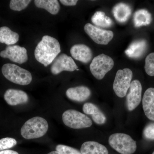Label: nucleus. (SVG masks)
Returning <instances> with one entry per match:
<instances>
[{"mask_svg":"<svg viewBox=\"0 0 154 154\" xmlns=\"http://www.w3.org/2000/svg\"><path fill=\"white\" fill-rule=\"evenodd\" d=\"M78 67L71 57L62 54L56 58L53 62L51 71L53 75H57L63 71L73 72Z\"/></svg>","mask_w":154,"mask_h":154,"instance_id":"obj_9","label":"nucleus"},{"mask_svg":"<svg viewBox=\"0 0 154 154\" xmlns=\"http://www.w3.org/2000/svg\"><path fill=\"white\" fill-rule=\"evenodd\" d=\"M56 150L61 154H82L76 149L64 145H58Z\"/></svg>","mask_w":154,"mask_h":154,"instance_id":"obj_26","label":"nucleus"},{"mask_svg":"<svg viewBox=\"0 0 154 154\" xmlns=\"http://www.w3.org/2000/svg\"><path fill=\"white\" fill-rule=\"evenodd\" d=\"M144 137L149 140H154V123H150L143 130Z\"/></svg>","mask_w":154,"mask_h":154,"instance_id":"obj_28","label":"nucleus"},{"mask_svg":"<svg viewBox=\"0 0 154 154\" xmlns=\"http://www.w3.org/2000/svg\"><path fill=\"white\" fill-rule=\"evenodd\" d=\"M84 113L88 115H92L100 111L96 105L92 103H86L83 107Z\"/></svg>","mask_w":154,"mask_h":154,"instance_id":"obj_27","label":"nucleus"},{"mask_svg":"<svg viewBox=\"0 0 154 154\" xmlns=\"http://www.w3.org/2000/svg\"><path fill=\"white\" fill-rule=\"evenodd\" d=\"M60 51V44L57 39L45 35L36 46L34 56L37 61L47 67L52 63Z\"/></svg>","mask_w":154,"mask_h":154,"instance_id":"obj_1","label":"nucleus"},{"mask_svg":"<svg viewBox=\"0 0 154 154\" xmlns=\"http://www.w3.org/2000/svg\"><path fill=\"white\" fill-rule=\"evenodd\" d=\"M60 2L65 6H73L76 5L78 1L77 0H60Z\"/></svg>","mask_w":154,"mask_h":154,"instance_id":"obj_30","label":"nucleus"},{"mask_svg":"<svg viewBox=\"0 0 154 154\" xmlns=\"http://www.w3.org/2000/svg\"><path fill=\"white\" fill-rule=\"evenodd\" d=\"M142 91V87L139 81L135 80L131 82L126 97L127 107L129 111L134 110L140 104Z\"/></svg>","mask_w":154,"mask_h":154,"instance_id":"obj_11","label":"nucleus"},{"mask_svg":"<svg viewBox=\"0 0 154 154\" xmlns=\"http://www.w3.org/2000/svg\"><path fill=\"white\" fill-rule=\"evenodd\" d=\"M31 2L30 0H11L10 8L13 11H21L26 8Z\"/></svg>","mask_w":154,"mask_h":154,"instance_id":"obj_23","label":"nucleus"},{"mask_svg":"<svg viewBox=\"0 0 154 154\" xmlns=\"http://www.w3.org/2000/svg\"><path fill=\"white\" fill-rule=\"evenodd\" d=\"M64 124L74 129H81L90 127L93 124L91 119L79 111L69 109L65 111L62 115Z\"/></svg>","mask_w":154,"mask_h":154,"instance_id":"obj_5","label":"nucleus"},{"mask_svg":"<svg viewBox=\"0 0 154 154\" xmlns=\"http://www.w3.org/2000/svg\"><path fill=\"white\" fill-rule=\"evenodd\" d=\"M91 116H92L93 120L96 124L102 125L106 122V116L101 110H100L98 113Z\"/></svg>","mask_w":154,"mask_h":154,"instance_id":"obj_29","label":"nucleus"},{"mask_svg":"<svg viewBox=\"0 0 154 154\" xmlns=\"http://www.w3.org/2000/svg\"><path fill=\"white\" fill-rule=\"evenodd\" d=\"M0 154H19L17 152L12 150H5L0 151Z\"/></svg>","mask_w":154,"mask_h":154,"instance_id":"obj_31","label":"nucleus"},{"mask_svg":"<svg viewBox=\"0 0 154 154\" xmlns=\"http://www.w3.org/2000/svg\"><path fill=\"white\" fill-rule=\"evenodd\" d=\"M91 20L94 25L101 28H110L113 24L112 19L102 11L96 12L92 17Z\"/></svg>","mask_w":154,"mask_h":154,"instance_id":"obj_22","label":"nucleus"},{"mask_svg":"<svg viewBox=\"0 0 154 154\" xmlns=\"http://www.w3.org/2000/svg\"><path fill=\"white\" fill-rule=\"evenodd\" d=\"M133 72L130 69L119 70L113 84V89L116 96L120 98L126 96L130 87Z\"/></svg>","mask_w":154,"mask_h":154,"instance_id":"obj_7","label":"nucleus"},{"mask_svg":"<svg viewBox=\"0 0 154 154\" xmlns=\"http://www.w3.org/2000/svg\"><path fill=\"white\" fill-rule=\"evenodd\" d=\"M113 66L114 61L112 58L102 54L93 59L90 69L95 78L98 80H102Z\"/></svg>","mask_w":154,"mask_h":154,"instance_id":"obj_6","label":"nucleus"},{"mask_svg":"<svg viewBox=\"0 0 154 154\" xmlns=\"http://www.w3.org/2000/svg\"><path fill=\"white\" fill-rule=\"evenodd\" d=\"M66 95L69 99L72 101L83 102L89 99L91 95V91L85 86H78L68 89Z\"/></svg>","mask_w":154,"mask_h":154,"instance_id":"obj_14","label":"nucleus"},{"mask_svg":"<svg viewBox=\"0 0 154 154\" xmlns=\"http://www.w3.org/2000/svg\"><path fill=\"white\" fill-rule=\"evenodd\" d=\"M147 42L145 40H136L132 42L125 51V54L128 57L133 59L140 57L146 50Z\"/></svg>","mask_w":154,"mask_h":154,"instance_id":"obj_16","label":"nucleus"},{"mask_svg":"<svg viewBox=\"0 0 154 154\" xmlns=\"http://www.w3.org/2000/svg\"><path fill=\"white\" fill-rule=\"evenodd\" d=\"M109 144L114 149L122 154H132L136 150V142L128 135L115 133L109 137Z\"/></svg>","mask_w":154,"mask_h":154,"instance_id":"obj_4","label":"nucleus"},{"mask_svg":"<svg viewBox=\"0 0 154 154\" xmlns=\"http://www.w3.org/2000/svg\"><path fill=\"white\" fill-rule=\"evenodd\" d=\"M152 154H154V151L152 153Z\"/></svg>","mask_w":154,"mask_h":154,"instance_id":"obj_33","label":"nucleus"},{"mask_svg":"<svg viewBox=\"0 0 154 154\" xmlns=\"http://www.w3.org/2000/svg\"><path fill=\"white\" fill-rule=\"evenodd\" d=\"M48 128V123L45 119L36 116L25 122L21 128V134L26 139L38 138L43 136Z\"/></svg>","mask_w":154,"mask_h":154,"instance_id":"obj_2","label":"nucleus"},{"mask_svg":"<svg viewBox=\"0 0 154 154\" xmlns=\"http://www.w3.org/2000/svg\"><path fill=\"white\" fill-rule=\"evenodd\" d=\"M151 21V14L145 9L138 10L134 15V24L136 28L149 25Z\"/></svg>","mask_w":154,"mask_h":154,"instance_id":"obj_20","label":"nucleus"},{"mask_svg":"<svg viewBox=\"0 0 154 154\" xmlns=\"http://www.w3.org/2000/svg\"><path fill=\"white\" fill-rule=\"evenodd\" d=\"M84 29L92 40L98 44L107 45L114 35L112 31L101 29L90 23L86 24Z\"/></svg>","mask_w":154,"mask_h":154,"instance_id":"obj_8","label":"nucleus"},{"mask_svg":"<svg viewBox=\"0 0 154 154\" xmlns=\"http://www.w3.org/2000/svg\"><path fill=\"white\" fill-rule=\"evenodd\" d=\"M34 2L36 7L45 9L52 15H56L60 9V6L57 0H35Z\"/></svg>","mask_w":154,"mask_h":154,"instance_id":"obj_21","label":"nucleus"},{"mask_svg":"<svg viewBox=\"0 0 154 154\" xmlns=\"http://www.w3.org/2000/svg\"><path fill=\"white\" fill-rule=\"evenodd\" d=\"M2 72L6 79L17 85H27L32 82L30 72L14 64H4L2 67Z\"/></svg>","mask_w":154,"mask_h":154,"instance_id":"obj_3","label":"nucleus"},{"mask_svg":"<svg viewBox=\"0 0 154 154\" xmlns=\"http://www.w3.org/2000/svg\"><path fill=\"white\" fill-rule=\"evenodd\" d=\"M132 13L130 6L124 3H119L113 8V14L116 20L124 23L129 19Z\"/></svg>","mask_w":154,"mask_h":154,"instance_id":"obj_17","label":"nucleus"},{"mask_svg":"<svg viewBox=\"0 0 154 154\" xmlns=\"http://www.w3.org/2000/svg\"><path fill=\"white\" fill-rule=\"evenodd\" d=\"M19 37L18 33L12 31L8 27L0 28V43L8 45H14L19 41Z\"/></svg>","mask_w":154,"mask_h":154,"instance_id":"obj_19","label":"nucleus"},{"mask_svg":"<svg viewBox=\"0 0 154 154\" xmlns=\"http://www.w3.org/2000/svg\"><path fill=\"white\" fill-rule=\"evenodd\" d=\"M145 70L150 76H154V52L151 53L146 58Z\"/></svg>","mask_w":154,"mask_h":154,"instance_id":"obj_24","label":"nucleus"},{"mask_svg":"<svg viewBox=\"0 0 154 154\" xmlns=\"http://www.w3.org/2000/svg\"><path fill=\"white\" fill-rule=\"evenodd\" d=\"M4 99L8 105L16 106L28 102V96L24 91L17 89H10L5 93Z\"/></svg>","mask_w":154,"mask_h":154,"instance_id":"obj_13","label":"nucleus"},{"mask_svg":"<svg viewBox=\"0 0 154 154\" xmlns=\"http://www.w3.org/2000/svg\"><path fill=\"white\" fill-rule=\"evenodd\" d=\"M143 108L149 119L154 121V88H149L144 94L142 100Z\"/></svg>","mask_w":154,"mask_h":154,"instance_id":"obj_15","label":"nucleus"},{"mask_svg":"<svg viewBox=\"0 0 154 154\" xmlns=\"http://www.w3.org/2000/svg\"><path fill=\"white\" fill-rule=\"evenodd\" d=\"M70 53L75 59L85 63L91 61L93 55L91 48L85 45L82 44H76L72 46Z\"/></svg>","mask_w":154,"mask_h":154,"instance_id":"obj_12","label":"nucleus"},{"mask_svg":"<svg viewBox=\"0 0 154 154\" xmlns=\"http://www.w3.org/2000/svg\"><path fill=\"white\" fill-rule=\"evenodd\" d=\"M17 144V141L15 139L6 137L0 140V151L8 149L13 147Z\"/></svg>","mask_w":154,"mask_h":154,"instance_id":"obj_25","label":"nucleus"},{"mask_svg":"<svg viewBox=\"0 0 154 154\" xmlns=\"http://www.w3.org/2000/svg\"><path fill=\"white\" fill-rule=\"evenodd\" d=\"M61 154L59 152H58L57 151H52L48 153V154Z\"/></svg>","mask_w":154,"mask_h":154,"instance_id":"obj_32","label":"nucleus"},{"mask_svg":"<svg viewBox=\"0 0 154 154\" xmlns=\"http://www.w3.org/2000/svg\"><path fill=\"white\" fill-rule=\"evenodd\" d=\"M82 154H108L107 149L103 145L94 141L84 143L81 148Z\"/></svg>","mask_w":154,"mask_h":154,"instance_id":"obj_18","label":"nucleus"},{"mask_svg":"<svg viewBox=\"0 0 154 154\" xmlns=\"http://www.w3.org/2000/svg\"><path fill=\"white\" fill-rule=\"evenodd\" d=\"M0 56L20 64L25 63L28 60L27 49L19 45L8 46L0 52Z\"/></svg>","mask_w":154,"mask_h":154,"instance_id":"obj_10","label":"nucleus"}]
</instances>
